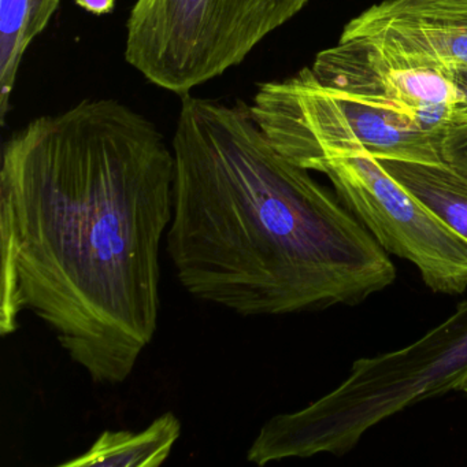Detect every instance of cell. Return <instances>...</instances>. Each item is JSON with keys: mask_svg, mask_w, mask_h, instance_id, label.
<instances>
[{"mask_svg": "<svg viewBox=\"0 0 467 467\" xmlns=\"http://www.w3.org/2000/svg\"><path fill=\"white\" fill-rule=\"evenodd\" d=\"M61 0H0V124L12 108L18 70L31 43L47 28Z\"/></svg>", "mask_w": 467, "mask_h": 467, "instance_id": "obj_11", "label": "cell"}, {"mask_svg": "<svg viewBox=\"0 0 467 467\" xmlns=\"http://www.w3.org/2000/svg\"><path fill=\"white\" fill-rule=\"evenodd\" d=\"M308 67L322 86L407 117L425 132L442 135L453 124L459 95L441 72L399 67L365 40L340 37Z\"/></svg>", "mask_w": 467, "mask_h": 467, "instance_id": "obj_7", "label": "cell"}, {"mask_svg": "<svg viewBox=\"0 0 467 467\" xmlns=\"http://www.w3.org/2000/svg\"><path fill=\"white\" fill-rule=\"evenodd\" d=\"M251 116L267 140L299 168L318 171L332 158L441 162L442 135L420 130L400 114L322 86L310 67L259 84Z\"/></svg>", "mask_w": 467, "mask_h": 467, "instance_id": "obj_5", "label": "cell"}, {"mask_svg": "<svg viewBox=\"0 0 467 467\" xmlns=\"http://www.w3.org/2000/svg\"><path fill=\"white\" fill-rule=\"evenodd\" d=\"M166 240L180 284L243 317L357 306L392 285L387 251L286 160L250 105L182 97Z\"/></svg>", "mask_w": 467, "mask_h": 467, "instance_id": "obj_2", "label": "cell"}, {"mask_svg": "<svg viewBox=\"0 0 467 467\" xmlns=\"http://www.w3.org/2000/svg\"><path fill=\"white\" fill-rule=\"evenodd\" d=\"M379 162L401 187L467 240V176L444 161L379 160Z\"/></svg>", "mask_w": 467, "mask_h": 467, "instance_id": "obj_10", "label": "cell"}, {"mask_svg": "<svg viewBox=\"0 0 467 467\" xmlns=\"http://www.w3.org/2000/svg\"><path fill=\"white\" fill-rule=\"evenodd\" d=\"M75 4L94 16L111 15L116 9V0H75Z\"/></svg>", "mask_w": 467, "mask_h": 467, "instance_id": "obj_14", "label": "cell"}, {"mask_svg": "<svg viewBox=\"0 0 467 467\" xmlns=\"http://www.w3.org/2000/svg\"><path fill=\"white\" fill-rule=\"evenodd\" d=\"M441 160L467 176V124L451 125L441 139Z\"/></svg>", "mask_w": 467, "mask_h": 467, "instance_id": "obj_12", "label": "cell"}, {"mask_svg": "<svg viewBox=\"0 0 467 467\" xmlns=\"http://www.w3.org/2000/svg\"><path fill=\"white\" fill-rule=\"evenodd\" d=\"M466 382L467 299L414 343L355 360L337 388L299 411L270 418L251 444L248 462L266 466L319 453L344 455L382 420Z\"/></svg>", "mask_w": 467, "mask_h": 467, "instance_id": "obj_3", "label": "cell"}, {"mask_svg": "<svg viewBox=\"0 0 467 467\" xmlns=\"http://www.w3.org/2000/svg\"><path fill=\"white\" fill-rule=\"evenodd\" d=\"M461 390H463V392L467 395V382L463 385V387L461 388Z\"/></svg>", "mask_w": 467, "mask_h": 467, "instance_id": "obj_15", "label": "cell"}, {"mask_svg": "<svg viewBox=\"0 0 467 467\" xmlns=\"http://www.w3.org/2000/svg\"><path fill=\"white\" fill-rule=\"evenodd\" d=\"M310 0H136L125 59L147 81L179 95L239 67Z\"/></svg>", "mask_w": 467, "mask_h": 467, "instance_id": "obj_4", "label": "cell"}, {"mask_svg": "<svg viewBox=\"0 0 467 467\" xmlns=\"http://www.w3.org/2000/svg\"><path fill=\"white\" fill-rule=\"evenodd\" d=\"M180 434L179 418L166 412L141 431H103L87 452L61 466L158 467L165 463Z\"/></svg>", "mask_w": 467, "mask_h": 467, "instance_id": "obj_9", "label": "cell"}, {"mask_svg": "<svg viewBox=\"0 0 467 467\" xmlns=\"http://www.w3.org/2000/svg\"><path fill=\"white\" fill-rule=\"evenodd\" d=\"M174 155L116 99L32 119L2 150L0 333L34 311L98 384H121L154 338Z\"/></svg>", "mask_w": 467, "mask_h": 467, "instance_id": "obj_1", "label": "cell"}, {"mask_svg": "<svg viewBox=\"0 0 467 467\" xmlns=\"http://www.w3.org/2000/svg\"><path fill=\"white\" fill-rule=\"evenodd\" d=\"M441 72L455 87L459 102L453 106V124H467V65L442 67Z\"/></svg>", "mask_w": 467, "mask_h": 467, "instance_id": "obj_13", "label": "cell"}, {"mask_svg": "<svg viewBox=\"0 0 467 467\" xmlns=\"http://www.w3.org/2000/svg\"><path fill=\"white\" fill-rule=\"evenodd\" d=\"M318 171L387 253L415 265L429 289L445 295L466 291L467 240L401 187L377 158H332Z\"/></svg>", "mask_w": 467, "mask_h": 467, "instance_id": "obj_6", "label": "cell"}, {"mask_svg": "<svg viewBox=\"0 0 467 467\" xmlns=\"http://www.w3.org/2000/svg\"><path fill=\"white\" fill-rule=\"evenodd\" d=\"M388 61L412 69L467 65V0H384L344 26Z\"/></svg>", "mask_w": 467, "mask_h": 467, "instance_id": "obj_8", "label": "cell"}]
</instances>
